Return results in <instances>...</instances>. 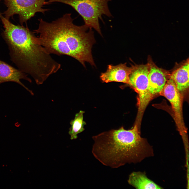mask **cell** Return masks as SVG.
Segmentation results:
<instances>
[{"instance_id":"obj_1","label":"cell","mask_w":189,"mask_h":189,"mask_svg":"<svg viewBox=\"0 0 189 189\" xmlns=\"http://www.w3.org/2000/svg\"><path fill=\"white\" fill-rule=\"evenodd\" d=\"M4 30L2 36L7 44L11 61L23 72L28 74L38 85L42 84L60 69L26 25L14 24L0 14Z\"/></svg>"},{"instance_id":"obj_2","label":"cell","mask_w":189,"mask_h":189,"mask_svg":"<svg viewBox=\"0 0 189 189\" xmlns=\"http://www.w3.org/2000/svg\"><path fill=\"white\" fill-rule=\"evenodd\" d=\"M71 15L66 14L51 23L39 19L38 27L33 32L39 35L38 42L50 54L68 55L85 67L86 62L95 66L91 53L95 42L92 28L75 25Z\"/></svg>"},{"instance_id":"obj_3","label":"cell","mask_w":189,"mask_h":189,"mask_svg":"<svg viewBox=\"0 0 189 189\" xmlns=\"http://www.w3.org/2000/svg\"><path fill=\"white\" fill-rule=\"evenodd\" d=\"M92 138L93 155L103 165L111 168L139 162L154 155L152 147L141 137L136 123L131 129L122 127L102 132Z\"/></svg>"},{"instance_id":"obj_4","label":"cell","mask_w":189,"mask_h":189,"mask_svg":"<svg viewBox=\"0 0 189 189\" xmlns=\"http://www.w3.org/2000/svg\"><path fill=\"white\" fill-rule=\"evenodd\" d=\"M111 0H49V4L59 2L68 5L74 9L82 18L85 24L93 28L102 35L99 19L104 22L102 15L112 17L108 6Z\"/></svg>"},{"instance_id":"obj_5","label":"cell","mask_w":189,"mask_h":189,"mask_svg":"<svg viewBox=\"0 0 189 189\" xmlns=\"http://www.w3.org/2000/svg\"><path fill=\"white\" fill-rule=\"evenodd\" d=\"M3 1L7 8L2 14L9 20L15 14L19 16L21 25L33 17L37 12L44 14L49 10L44 9L45 5L49 4L48 0H0Z\"/></svg>"},{"instance_id":"obj_6","label":"cell","mask_w":189,"mask_h":189,"mask_svg":"<svg viewBox=\"0 0 189 189\" xmlns=\"http://www.w3.org/2000/svg\"><path fill=\"white\" fill-rule=\"evenodd\" d=\"M160 93L170 102L179 130L182 136L184 135H185L186 130L183 119L181 95V93L177 89L174 81L170 77Z\"/></svg>"},{"instance_id":"obj_7","label":"cell","mask_w":189,"mask_h":189,"mask_svg":"<svg viewBox=\"0 0 189 189\" xmlns=\"http://www.w3.org/2000/svg\"><path fill=\"white\" fill-rule=\"evenodd\" d=\"M149 67L148 75V88L153 96L160 93L170 78L169 71L157 66L150 57L148 58Z\"/></svg>"},{"instance_id":"obj_8","label":"cell","mask_w":189,"mask_h":189,"mask_svg":"<svg viewBox=\"0 0 189 189\" xmlns=\"http://www.w3.org/2000/svg\"><path fill=\"white\" fill-rule=\"evenodd\" d=\"M28 75L19 69H17L7 63L0 60V85L2 83L9 82H15L21 85L32 95V91L26 87L20 81L21 79L26 80L31 83V79Z\"/></svg>"},{"instance_id":"obj_9","label":"cell","mask_w":189,"mask_h":189,"mask_svg":"<svg viewBox=\"0 0 189 189\" xmlns=\"http://www.w3.org/2000/svg\"><path fill=\"white\" fill-rule=\"evenodd\" d=\"M130 70L131 67L127 66L126 63L115 66L109 65L106 71L101 73L100 78L103 82H114L128 84Z\"/></svg>"},{"instance_id":"obj_10","label":"cell","mask_w":189,"mask_h":189,"mask_svg":"<svg viewBox=\"0 0 189 189\" xmlns=\"http://www.w3.org/2000/svg\"><path fill=\"white\" fill-rule=\"evenodd\" d=\"M189 76V64L188 59L170 74V77L173 80L177 89L181 93L188 88Z\"/></svg>"},{"instance_id":"obj_11","label":"cell","mask_w":189,"mask_h":189,"mask_svg":"<svg viewBox=\"0 0 189 189\" xmlns=\"http://www.w3.org/2000/svg\"><path fill=\"white\" fill-rule=\"evenodd\" d=\"M130 185L136 189H161L162 187L149 178L144 172H133L127 180Z\"/></svg>"},{"instance_id":"obj_12","label":"cell","mask_w":189,"mask_h":189,"mask_svg":"<svg viewBox=\"0 0 189 189\" xmlns=\"http://www.w3.org/2000/svg\"><path fill=\"white\" fill-rule=\"evenodd\" d=\"M85 112L81 110L75 115L74 119L71 120L70 124L71 127L69 133L71 140L75 139L77 138V135L85 130L84 126L86 123L83 120V114Z\"/></svg>"},{"instance_id":"obj_13","label":"cell","mask_w":189,"mask_h":189,"mask_svg":"<svg viewBox=\"0 0 189 189\" xmlns=\"http://www.w3.org/2000/svg\"><path fill=\"white\" fill-rule=\"evenodd\" d=\"M1 21V19H0V22Z\"/></svg>"}]
</instances>
